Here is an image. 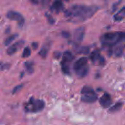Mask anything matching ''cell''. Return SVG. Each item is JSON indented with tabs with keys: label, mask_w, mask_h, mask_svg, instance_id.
Masks as SVG:
<instances>
[{
	"label": "cell",
	"mask_w": 125,
	"mask_h": 125,
	"mask_svg": "<svg viewBox=\"0 0 125 125\" xmlns=\"http://www.w3.org/2000/svg\"><path fill=\"white\" fill-rule=\"evenodd\" d=\"M62 72L67 75H68L70 74V68L69 66L68 63L67 62H62Z\"/></svg>",
	"instance_id": "obj_18"
},
{
	"label": "cell",
	"mask_w": 125,
	"mask_h": 125,
	"mask_svg": "<svg viewBox=\"0 0 125 125\" xmlns=\"http://www.w3.org/2000/svg\"><path fill=\"white\" fill-rule=\"evenodd\" d=\"M123 105V103L122 102H117L109 108V112L112 113L116 112L119 111L122 108Z\"/></svg>",
	"instance_id": "obj_13"
},
{
	"label": "cell",
	"mask_w": 125,
	"mask_h": 125,
	"mask_svg": "<svg viewBox=\"0 0 125 125\" xmlns=\"http://www.w3.org/2000/svg\"><path fill=\"white\" fill-rule=\"evenodd\" d=\"M24 75V73L23 72V73H21V76H20V78H22V77H23V76Z\"/></svg>",
	"instance_id": "obj_30"
},
{
	"label": "cell",
	"mask_w": 125,
	"mask_h": 125,
	"mask_svg": "<svg viewBox=\"0 0 125 125\" xmlns=\"http://www.w3.org/2000/svg\"><path fill=\"white\" fill-rule=\"evenodd\" d=\"M100 51L98 50H95L92 51L90 55V58L91 61L94 63L97 61H98V59L100 56Z\"/></svg>",
	"instance_id": "obj_12"
},
{
	"label": "cell",
	"mask_w": 125,
	"mask_h": 125,
	"mask_svg": "<svg viewBox=\"0 0 125 125\" xmlns=\"http://www.w3.org/2000/svg\"><path fill=\"white\" fill-rule=\"evenodd\" d=\"M81 95V100L87 103H94L98 99V96L95 91L88 86L85 85L82 88Z\"/></svg>",
	"instance_id": "obj_4"
},
{
	"label": "cell",
	"mask_w": 125,
	"mask_h": 125,
	"mask_svg": "<svg viewBox=\"0 0 125 125\" xmlns=\"http://www.w3.org/2000/svg\"><path fill=\"white\" fill-rule=\"evenodd\" d=\"M85 29L84 27H80L77 28L74 33V40L77 43L81 42L84 37Z\"/></svg>",
	"instance_id": "obj_7"
},
{
	"label": "cell",
	"mask_w": 125,
	"mask_h": 125,
	"mask_svg": "<svg viewBox=\"0 0 125 125\" xmlns=\"http://www.w3.org/2000/svg\"><path fill=\"white\" fill-rule=\"evenodd\" d=\"M88 60L86 57H81L74 63L73 69L79 78H83L88 74L89 68L87 65Z\"/></svg>",
	"instance_id": "obj_3"
},
{
	"label": "cell",
	"mask_w": 125,
	"mask_h": 125,
	"mask_svg": "<svg viewBox=\"0 0 125 125\" xmlns=\"http://www.w3.org/2000/svg\"><path fill=\"white\" fill-rule=\"evenodd\" d=\"M124 52V47L123 46H119L117 47L114 50V54L117 57H120Z\"/></svg>",
	"instance_id": "obj_17"
},
{
	"label": "cell",
	"mask_w": 125,
	"mask_h": 125,
	"mask_svg": "<svg viewBox=\"0 0 125 125\" xmlns=\"http://www.w3.org/2000/svg\"><path fill=\"white\" fill-rule=\"evenodd\" d=\"M62 36L64 38H69L70 36V34L69 32L66 31H62L61 33Z\"/></svg>",
	"instance_id": "obj_25"
},
{
	"label": "cell",
	"mask_w": 125,
	"mask_h": 125,
	"mask_svg": "<svg viewBox=\"0 0 125 125\" xmlns=\"http://www.w3.org/2000/svg\"><path fill=\"white\" fill-rule=\"evenodd\" d=\"M48 50L45 47H42L39 52V55L42 58H45L47 54Z\"/></svg>",
	"instance_id": "obj_22"
},
{
	"label": "cell",
	"mask_w": 125,
	"mask_h": 125,
	"mask_svg": "<svg viewBox=\"0 0 125 125\" xmlns=\"http://www.w3.org/2000/svg\"><path fill=\"white\" fill-rule=\"evenodd\" d=\"M99 103L104 108L109 107L112 104V100L108 93H104L100 98Z\"/></svg>",
	"instance_id": "obj_8"
},
{
	"label": "cell",
	"mask_w": 125,
	"mask_h": 125,
	"mask_svg": "<svg viewBox=\"0 0 125 125\" xmlns=\"http://www.w3.org/2000/svg\"><path fill=\"white\" fill-rule=\"evenodd\" d=\"M45 105V102L43 100L31 98L25 108L27 111L34 113L42 110L44 108Z\"/></svg>",
	"instance_id": "obj_5"
},
{
	"label": "cell",
	"mask_w": 125,
	"mask_h": 125,
	"mask_svg": "<svg viewBox=\"0 0 125 125\" xmlns=\"http://www.w3.org/2000/svg\"><path fill=\"white\" fill-rule=\"evenodd\" d=\"M31 1L35 4H37L38 3V0H30Z\"/></svg>",
	"instance_id": "obj_29"
},
{
	"label": "cell",
	"mask_w": 125,
	"mask_h": 125,
	"mask_svg": "<svg viewBox=\"0 0 125 125\" xmlns=\"http://www.w3.org/2000/svg\"><path fill=\"white\" fill-rule=\"evenodd\" d=\"M32 47L34 49H36L38 47V44L37 42H33L32 44Z\"/></svg>",
	"instance_id": "obj_27"
},
{
	"label": "cell",
	"mask_w": 125,
	"mask_h": 125,
	"mask_svg": "<svg viewBox=\"0 0 125 125\" xmlns=\"http://www.w3.org/2000/svg\"><path fill=\"white\" fill-rule=\"evenodd\" d=\"M30 54H31V50L30 48L28 46L25 47L22 54V58H27L30 56Z\"/></svg>",
	"instance_id": "obj_20"
},
{
	"label": "cell",
	"mask_w": 125,
	"mask_h": 125,
	"mask_svg": "<svg viewBox=\"0 0 125 125\" xmlns=\"http://www.w3.org/2000/svg\"><path fill=\"white\" fill-rule=\"evenodd\" d=\"M7 18L12 21H17L19 26L22 27L25 22L23 16L19 12L15 11H9L6 14Z\"/></svg>",
	"instance_id": "obj_6"
},
{
	"label": "cell",
	"mask_w": 125,
	"mask_h": 125,
	"mask_svg": "<svg viewBox=\"0 0 125 125\" xmlns=\"http://www.w3.org/2000/svg\"><path fill=\"white\" fill-rule=\"evenodd\" d=\"M34 63L31 61H27L24 63L25 67L29 74H32L34 72Z\"/></svg>",
	"instance_id": "obj_15"
},
{
	"label": "cell",
	"mask_w": 125,
	"mask_h": 125,
	"mask_svg": "<svg viewBox=\"0 0 125 125\" xmlns=\"http://www.w3.org/2000/svg\"><path fill=\"white\" fill-rule=\"evenodd\" d=\"M89 51V47L87 46H82L80 48H78L77 49V53L79 54H86L88 53Z\"/></svg>",
	"instance_id": "obj_19"
},
{
	"label": "cell",
	"mask_w": 125,
	"mask_h": 125,
	"mask_svg": "<svg viewBox=\"0 0 125 125\" xmlns=\"http://www.w3.org/2000/svg\"><path fill=\"white\" fill-rule=\"evenodd\" d=\"M23 86V84H20V85H18L16 86H15L13 89V91H12V93L13 94H14L15 93H16L17 92H18V91H19L20 89H21L22 88Z\"/></svg>",
	"instance_id": "obj_24"
},
{
	"label": "cell",
	"mask_w": 125,
	"mask_h": 125,
	"mask_svg": "<svg viewBox=\"0 0 125 125\" xmlns=\"http://www.w3.org/2000/svg\"><path fill=\"white\" fill-rule=\"evenodd\" d=\"M18 35L17 34H12V35L9 36L4 41V45L6 46L9 45L13 41H14L18 37Z\"/></svg>",
	"instance_id": "obj_16"
},
{
	"label": "cell",
	"mask_w": 125,
	"mask_h": 125,
	"mask_svg": "<svg viewBox=\"0 0 125 125\" xmlns=\"http://www.w3.org/2000/svg\"><path fill=\"white\" fill-rule=\"evenodd\" d=\"M73 59L72 54L69 51H66L63 53L62 62L69 63Z\"/></svg>",
	"instance_id": "obj_11"
},
{
	"label": "cell",
	"mask_w": 125,
	"mask_h": 125,
	"mask_svg": "<svg viewBox=\"0 0 125 125\" xmlns=\"http://www.w3.org/2000/svg\"><path fill=\"white\" fill-rule=\"evenodd\" d=\"M24 41H19L13 45L10 46L6 50V53L8 55H12L15 54L18 50V49L21 47L24 44Z\"/></svg>",
	"instance_id": "obj_9"
},
{
	"label": "cell",
	"mask_w": 125,
	"mask_h": 125,
	"mask_svg": "<svg viewBox=\"0 0 125 125\" xmlns=\"http://www.w3.org/2000/svg\"><path fill=\"white\" fill-rule=\"evenodd\" d=\"M125 16V7H123L120 11H119L116 15L114 16V19L115 21H122Z\"/></svg>",
	"instance_id": "obj_14"
},
{
	"label": "cell",
	"mask_w": 125,
	"mask_h": 125,
	"mask_svg": "<svg viewBox=\"0 0 125 125\" xmlns=\"http://www.w3.org/2000/svg\"><path fill=\"white\" fill-rule=\"evenodd\" d=\"M10 31H11V28H10V27H7L6 29V30H5V33H6V34H9L10 32Z\"/></svg>",
	"instance_id": "obj_28"
},
{
	"label": "cell",
	"mask_w": 125,
	"mask_h": 125,
	"mask_svg": "<svg viewBox=\"0 0 125 125\" xmlns=\"http://www.w3.org/2000/svg\"><path fill=\"white\" fill-rule=\"evenodd\" d=\"M45 17L48 21V22H49V24L52 25L55 23V19L50 14H49L48 13H45Z\"/></svg>",
	"instance_id": "obj_21"
},
{
	"label": "cell",
	"mask_w": 125,
	"mask_h": 125,
	"mask_svg": "<svg viewBox=\"0 0 125 125\" xmlns=\"http://www.w3.org/2000/svg\"><path fill=\"white\" fill-rule=\"evenodd\" d=\"M98 62L100 65H104L105 64V60L104 57L102 56H100L99 59H98Z\"/></svg>",
	"instance_id": "obj_23"
},
{
	"label": "cell",
	"mask_w": 125,
	"mask_h": 125,
	"mask_svg": "<svg viewBox=\"0 0 125 125\" xmlns=\"http://www.w3.org/2000/svg\"><path fill=\"white\" fill-rule=\"evenodd\" d=\"M10 67V65L9 64H5L1 66V70H7Z\"/></svg>",
	"instance_id": "obj_26"
},
{
	"label": "cell",
	"mask_w": 125,
	"mask_h": 125,
	"mask_svg": "<svg viewBox=\"0 0 125 125\" xmlns=\"http://www.w3.org/2000/svg\"><path fill=\"white\" fill-rule=\"evenodd\" d=\"M125 39V33L123 32H108L102 36V43L106 46H112L122 42Z\"/></svg>",
	"instance_id": "obj_2"
},
{
	"label": "cell",
	"mask_w": 125,
	"mask_h": 125,
	"mask_svg": "<svg viewBox=\"0 0 125 125\" xmlns=\"http://www.w3.org/2000/svg\"><path fill=\"white\" fill-rule=\"evenodd\" d=\"M98 9L99 7L94 5L75 4L66 10L64 15L70 22L80 23L91 18Z\"/></svg>",
	"instance_id": "obj_1"
},
{
	"label": "cell",
	"mask_w": 125,
	"mask_h": 125,
	"mask_svg": "<svg viewBox=\"0 0 125 125\" xmlns=\"http://www.w3.org/2000/svg\"><path fill=\"white\" fill-rule=\"evenodd\" d=\"M64 8V4L61 0H55L51 6V10L52 12L58 13Z\"/></svg>",
	"instance_id": "obj_10"
}]
</instances>
